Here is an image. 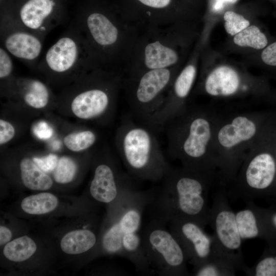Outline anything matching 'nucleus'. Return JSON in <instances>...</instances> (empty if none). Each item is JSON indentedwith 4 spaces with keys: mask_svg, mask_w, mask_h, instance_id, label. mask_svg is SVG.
<instances>
[{
    "mask_svg": "<svg viewBox=\"0 0 276 276\" xmlns=\"http://www.w3.org/2000/svg\"><path fill=\"white\" fill-rule=\"evenodd\" d=\"M73 22L95 66L123 74L140 31L124 19L116 5L95 1Z\"/></svg>",
    "mask_w": 276,
    "mask_h": 276,
    "instance_id": "1",
    "label": "nucleus"
},
{
    "mask_svg": "<svg viewBox=\"0 0 276 276\" xmlns=\"http://www.w3.org/2000/svg\"><path fill=\"white\" fill-rule=\"evenodd\" d=\"M219 118L211 108L189 104L164 127L168 156L185 169L214 181L217 166L213 141Z\"/></svg>",
    "mask_w": 276,
    "mask_h": 276,
    "instance_id": "2",
    "label": "nucleus"
},
{
    "mask_svg": "<svg viewBox=\"0 0 276 276\" xmlns=\"http://www.w3.org/2000/svg\"><path fill=\"white\" fill-rule=\"evenodd\" d=\"M155 192L141 191L134 185L124 189L112 203L110 222L102 239V250L129 260L140 274L153 273L145 255L140 232L143 215Z\"/></svg>",
    "mask_w": 276,
    "mask_h": 276,
    "instance_id": "3",
    "label": "nucleus"
},
{
    "mask_svg": "<svg viewBox=\"0 0 276 276\" xmlns=\"http://www.w3.org/2000/svg\"><path fill=\"white\" fill-rule=\"evenodd\" d=\"M158 192L149 205L153 218L167 224L174 218L194 220L209 225L210 208L208 194L213 181L182 167L170 166Z\"/></svg>",
    "mask_w": 276,
    "mask_h": 276,
    "instance_id": "4",
    "label": "nucleus"
},
{
    "mask_svg": "<svg viewBox=\"0 0 276 276\" xmlns=\"http://www.w3.org/2000/svg\"><path fill=\"white\" fill-rule=\"evenodd\" d=\"M194 22L182 21L140 31L123 76L181 64L187 48L195 37Z\"/></svg>",
    "mask_w": 276,
    "mask_h": 276,
    "instance_id": "5",
    "label": "nucleus"
},
{
    "mask_svg": "<svg viewBox=\"0 0 276 276\" xmlns=\"http://www.w3.org/2000/svg\"><path fill=\"white\" fill-rule=\"evenodd\" d=\"M270 118L268 114L260 111L219 118L214 132L213 148L222 185L235 180L247 153Z\"/></svg>",
    "mask_w": 276,
    "mask_h": 276,
    "instance_id": "6",
    "label": "nucleus"
},
{
    "mask_svg": "<svg viewBox=\"0 0 276 276\" xmlns=\"http://www.w3.org/2000/svg\"><path fill=\"white\" fill-rule=\"evenodd\" d=\"M156 134L130 113L123 117L117 130L116 144L127 172L133 178L159 181L170 168Z\"/></svg>",
    "mask_w": 276,
    "mask_h": 276,
    "instance_id": "7",
    "label": "nucleus"
},
{
    "mask_svg": "<svg viewBox=\"0 0 276 276\" xmlns=\"http://www.w3.org/2000/svg\"><path fill=\"white\" fill-rule=\"evenodd\" d=\"M122 73L95 68L74 81L69 92L73 113L84 120L106 119L115 110L122 89Z\"/></svg>",
    "mask_w": 276,
    "mask_h": 276,
    "instance_id": "8",
    "label": "nucleus"
},
{
    "mask_svg": "<svg viewBox=\"0 0 276 276\" xmlns=\"http://www.w3.org/2000/svg\"><path fill=\"white\" fill-rule=\"evenodd\" d=\"M274 119L268 122L247 153L238 172L236 193L246 200L276 190V159L272 149Z\"/></svg>",
    "mask_w": 276,
    "mask_h": 276,
    "instance_id": "9",
    "label": "nucleus"
},
{
    "mask_svg": "<svg viewBox=\"0 0 276 276\" xmlns=\"http://www.w3.org/2000/svg\"><path fill=\"white\" fill-rule=\"evenodd\" d=\"M97 67L84 39L73 22L48 49L37 70L50 81H74Z\"/></svg>",
    "mask_w": 276,
    "mask_h": 276,
    "instance_id": "10",
    "label": "nucleus"
},
{
    "mask_svg": "<svg viewBox=\"0 0 276 276\" xmlns=\"http://www.w3.org/2000/svg\"><path fill=\"white\" fill-rule=\"evenodd\" d=\"M181 65L123 76L122 89L136 122L145 125L160 108Z\"/></svg>",
    "mask_w": 276,
    "mask_h": 276,
    "instance_id": "11",
    "label": "nucleus"
},
{
    "mask_svg": "<svg viewBox=\"0 0 276 276\" xmlns=\"http://www.w3.org/2000/svg\"><path fill=\"white\" fill-rule=\"evenodd\" d=\"M166 225L152 218L142 232L143 249L152 272L162 276L189 275L184 251Z\"/></svg>",
    "mask_w": 276,
    "mask_h": 276,
    "instance_id": "12",
    "label": "nucleus"
},
{
    "mask_svg": "<svg viewBox=\"0 0 276 276\" xmlns=\"http://www.w3.org/2000/svg\"><path fill=\"white\" fill-rule=\"evenodd\" d=\"M116 6L124 19L140 31L194 17L187 0H119Z\"/></svg>",
    "mask_w": 276,
    "mask_h": 276,
    "instance_id": "13",
    "label": "nucleus"
},
{
    "mask_svg": "<svg viewBox=\"0 0 276 276\" xmlns=\"http://www.w3.org/2000/svg\"><path fill=\"white\" fill-rule=\"evenodd\" d=\"M269 85L263 78L250 77L226 65L203 73L195 93L219 98L260 96L268 93Z\"/></svg>",
    "mask_w": 276,
    "mask_h": 276,
    "instance_id": "14",
    "label": "nucleus"
},
{
    "mask_svg": "<svg viewBox=\"0 0 276 276\" xmlns=\"http://www.w3.org/2000/svg\"><path fill=\"white\" fill-rule=\"evenodd\" d=\"M196 59V56L193 57L179 70L160 108L145 125L156 133L163 130L169 121L182 114L188 107L197 75Z\"/></svg>",
    "mask_w": 276,
    "mask_h": 276,
    "instance_id": "15",
    "label": "nucleus"
},
{
    "mask_svg": "<svg viewBox=\"0 0 276 276\" xmlns=\"http://www.w3.org/2000/svg\"><path fill=\"white\" fill-rule=\"evenodd\" d=\"M167 224L182 247L188 262L194 267L202 265L214 256L223 255L213 235L208 234L205 227L197 222L176 218Z\"/></svg>",
    "mask_w": 276,
    "mask_h": 276,
    "instance_id": "16",
    "label": "nucleus"
},
{
    "mask_svg": "<svg viewBox=\"0 0 276 276\" xmlns=\"http://www.w3.org/2000/svg\"><path fill=\"white\" fill-rule=\"evenodd\" d=\"M209 225L222 254L243 258L242 239L237 223L236 213L230 206L224 190L218 191L210 209Z\"/></svg>",
    "mask_w": 276,
    "mask_h": 276,
    "instance_id": "17",
    "label": "nucleus"
},
{
    "mask_svg": "<svg viewBox=\"0 0 276 276\" xmlns=\"http://www.w3.org/2000/svg\"><path fill=\"white\" fill-rule=\"evenodd\" d=\"M1 45L28 66L36 69L45 38L24 28L6 15L0 22Z\"/></svg>",
    "mask_w": 276,
    "mask_h": 276,
    "instance_id": "18",
    "label": "nucleus"
},
{
    "mask_svg": "<svg viewBox=\"0 0 276 276\" xmlns=\"http://www.w3.org/2000/svg\"><path fill=\"white\" fill-rule=\"evenodd\" d=\"M55 0H27L16 13L10 17L29 31L44 38L54 28L63 23V17L57 13Z\"/></svg>",
    "mask_w": 276,
    "mask_h": 276,
    "instance_id": "19",
    "label": "nucleus"
},
{
    "mask_svg": "<svg viewBox=\"0 0 276 276\" xmlns=\"http://www.w3.org/2000/svg\"><path fill=\"white\" fill-rule=\"evenodd\" d=\"M134 185L127 172H121L109 158L99 160L95 167L89 192L96 201L112 203L126 188Z\"/></svg>",
    "mask_w": 276,
    "mask_h": 276,
    "instance_id": "20",
    "label": "nucleus"
},
{
    "mask_svg": "<svg viewBox=\"0 0 276 276\" xmlns=\"http://www.w3.org/2000/svg\"><path fill=\"white\" fill-rule=\"evenodd\" d=\"M237 223L242 240L265 238L269 239L274 236L268 213L247 200L245 206L236 213Z\"/></svg>",
    "mask_w": 276,
    "mask_h": 276,
    "instance_id": "21",
    "label": "nucleus"
},
{
    "mask_svg": "<svg viewBox=\"0 0 276 276\" xmlns=\"http://www.w3.org/2000/svg\"><path fill=\"white\" fill-rule=\"evenodd\" d=\"M10 96L19 98L27 106L38 109L47 106L53 97L47 84L29 78H16Z\"/></svg>",
    "mask_w": 276,
    "mask_h": 276,
    "instance_id": "22",
    "label": "nucleus"
},
{
    "mask_svg": "<svg viewBox=\"0 0 276 276\" xmlns=\"http://www.w3.org/2000/svg\"><path fill=\"white\" fill-rule=\"evenodd\" d=\"M247 267L243 259L220 255L214 256L202 265L194 267L195 276H234Z\"/></svg>",
    "mask_w": 276,
    "mask_h": 276,
    "instance_id": "23",
    "label": "nucleus"
},
{
    "mask_svg": "<svg viewBox=\"0 0 276 276\" xmlns=\"http://www.w3.org/2000/svg\"><path fill=\"white\" fill-rule=\"evenodd\" d=\"M96 242V235L92 231L75 230L63 236L60 242V247L66 254L77 255L88 251L94 247Z\"/></svg>",
    "mask_w": 276,
    "mask_h": 276,
    "instance_id": "24",
    "label": "nucleus"
},
{
    "mask_svg": "<svg viewBox=\"0 0 276 276\" xmlns=\"http://www.w3.org/2000/svg\"><path fill=\"white\" fill-rule=\"evenodd\" d=\"M20 174L24 185L32 190H47L53 185V180L33 160L23 158L20 163Z\"/></svg>",
    "mask_w": 276,
    "mask_h": 276,
    "instance_id": "25",
    "label": "nucleus"
},
{
    "mask_svg": "<svg viewBox=\"0 0 276 276\" xmlns=\"http://www.w3.org/2000/svg\"><path fill=\"white\" fill-rule=\"evenodd\" d=\"M57 198L50 193H40L25 198L21 207L26 213L32 215H41L54 210L58 205Z\"/></svg>",
    "mask_w": 276,
    "mask_h": 276,
    "instance_id": "26",
    "label": "nucleus"
},
{
    "mask_svg": "<svg viewBox=\"0 0 276 276\" xmlns=\"http://www.w3.org/2000/svg\"><path fill=\"white\" fill-rule=\"evenodd\" d=\"M36 249L35 242L29 237L24 236L8 242L4 248L3 253L10 261L21 262L31 257Z\"/></svg>",
    "mask_w": 276,
    "mask_h": 276,
    "instance_id": "27",
    "label": "nucleus"
},
{
    "mask_svg": "<svg viewBox=\"0 0 276 276\" xmlns=\"http://www.w3.org/2000/svg\"><path fill=\"white\" fill-rule=\"evenodd\" d=\"M233 41L238 46L258 50H262L270 42L267 35L256 25H250L235 35Z\"/></svg>",
    "mask_w": 276,
    "mask_h": 276,
    "instance_id": "28",
    "label": "nucleus"
},
{
    "mask_svg": "<svg viewBox=\"0 0 276 276\" xmlns=\"http://www.w3.org/2000/svg\"><path fill=\"white\" fill-rule=\"evenodd\" d=\"M97 140V134L95 132L86 129L67 134L63 139V143L70 151L79 152L92 147Z\"/></svg>",
    "mask_w": 276,
    "mask_h": 276,
    "instance_id": "29",
    "label": "nucleus"
},
{
    "mask_svg": "<svg viewBox=\"0 0 276 276\" xmlns=\"http://www.w3.org/2000/svg\"><path fill=\"white\" fill-rule=\"evenodd\" d=\"M14 68L10 54L1 45L0 79L4 93L9 96L16 79L13 75Z\"/></svg>",
    "mask_w": 276,
    "mask_h": 276,
    "instance_id": "30",
    "label": "nucleus"
},
{
    "mask_svg": "<svg viewBox=\"0 0 276 276\" xmlns=\"http://www.w3.org/2000/svg\"><path fill=\"white\" fill-rule=\"evenodd\" d=\"M244 272L245 275L249 276H275L276 256L265 255L254 265L247 266Z\"/></svg>",
    "mask_w": 276,
    "mask_h": 276,
    "instance_id": "31",
    "label": "nucleus"
},
{
    "mask_svg": "<svg viewBox=\"0 0 276 276\" xmlns=\"http://www.w3.org/2000/svg\"><path fill=\"white\" fill-rule=\"evenodd\" d=\"M77 165L71 158L66 156L60 157L54 171L53 177L59 183H67L73 180L77 172Z\"/></svg>",
    "mask_w": 276,
    "mask_h": 276,
    "instance_id": "32",
    "label": "nucleus"
},
{
    "mask_svg": "<svg viewBox=\"0 0 276 276\" xmlns=\"http://www.w3.org/2000/svg\"><path fill=\"white\" fill-rule=\"evenodd\" d=\"M224 29L231 36H235L247 27L250 22L243 16L234 11H226L223 15Z\"/></svg>",
    "mask_w": 276,
    "mask_h": 276,
    "instance_id": "33",
    "label": "nucleus"
},
{
    "mask_svg": "<svg viewBox=\"0 0 276 276\" xmlns=\"http://www.w3.org/2000/svg\"><path fill=\"white\" fill-rule=\"evenodd\" d=\"M260 58L265 66L276 70V40L270 42L262 50Z\"/></svg>",
    "mask_w": 276,
    "mask_h": 276,
    "instance_id": "34",
    "label": "nucleus"
},
{
    "mask_svg": "<svg viewBox=\"0 0 276 276\" xmlns=\"http://www.w3.org/2000/svg\"><path fill=\"white\" fill-rule=\"evenodd\" d=\"M34 163L44 172L50 173L55 169L59 158L54 154L43 157H35L32 158Z\"/></svg>",
    "mask_w": 276,
    "mask_h": 276,
    "instance_id": "35",
    "label": "nucleus"
},
{
    "mask_svg": "<svg viewBox=\"0 0 276 276\" xmlns=\"http://www.w3.org/2000/svg\"><path fill=\"white\" fill-rule=\"evenodd\" d=\"M15 130L13 125L3 119L0 120V145L10 142L15 136Z\"/></svg>",
    "mask_w": 276,
    "mask_h": 276,
    "instance_id": "36",
    "label": "nucleus"
},
{
    "mask_svg": "<svg viewBox=\"0 0 276 276\" xmlns=\"http://www.w3.org/2000/svg\"><path fill=\"white\" fill-rule=\"evenodd\" d=\"M12 237V233L10 230L3 225L0 226V244L3 245L8 242Z\"/></svg>",
    "mask_w": 276,
    "mask_h": 276,
    "instance_id": "37",
    "label": "nucleus"
},
{
    "mask_svg": "<svg viewBox=\"0 0 276 276\" xmlns=\"http://www.w3.org/2000/svg\"><path fill=\"white\" fill-rule=\"evenodd\" d=\"M272 149L276 159V120H275L272 134Z\"/></svg>",
    "mask_w": 276,
    "mask_h": 276,
    "instance_id": "38",
    "label": "nucleus"
},
{
    "mask_svg": "<svg viewBox=\"0 0 276 276\" xmlns=\"http://www.w3.org/2000/svg\"><path fill=\"white\" fill-rule=\"evenodd\" d=\"M270 221L275 229H276V212L270 215L268 213Z\"/></svg>",
    "mask_w": 276,
    "mask_h": 276,
    "instance_id": "39",
    "label": "nucleus"
},
{
    "mask_svg": "<svg viewBox=\"0 0 276 276\" xmlns=\"http://www.w3.org/2000/svg\"><path fill=\"white\" fill-rule=\"evenodd\" d=\"M237 0H216L217 2V5H218V6L221 5L224 3H235Z\"/></svg>",
    "mask_w": 276,
    "mask_h": 276,
    "instance_id": "40",
    "label": "nucleus"
}]
</instances>
